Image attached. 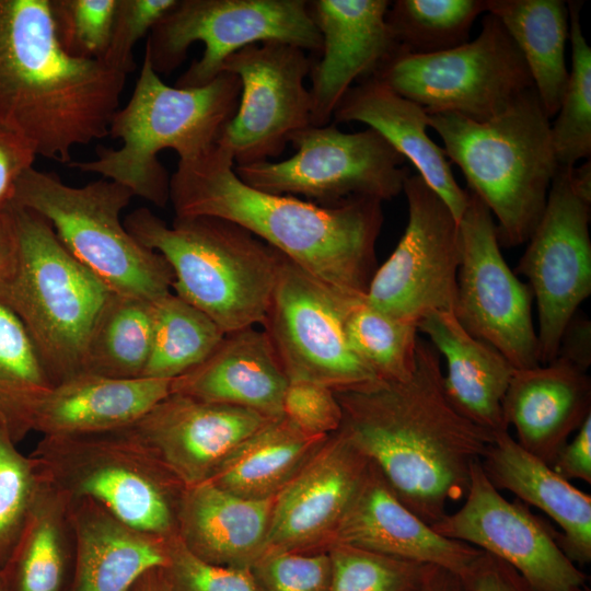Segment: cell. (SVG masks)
I'll return each mask as SVG.
<instances>
[{
    "mask_svg": "<svg viewBox=\"0 0 591 591\" xmlns=\"http://www.w3.org/2000/svg\"><path fill=\"white\" fill-rule=\"evenodd\" d=\"M343 429L380 470L397 498L432 526L465 497L472 465L494 434L464 417L443 384L441 356L418 339L405 381L335 392Z\"/></svg>",
    "mask_w": 591,
    "mask_h": 591,
    "instance_id": "1",
    "label": "cell"
},
{
    "mask_svg": "<svg viewBox=\"0 0 591 591\" xmlns=\"http://www.w3.org/2000/svg\"><path fill=\"white\" fill-rule=\"evenodd\" d=\"M217 143L178 161L170 178L175 217H213L233 222L282 253L336 292L366 294L376 270L375 245L382 201L355 198L321 206L290 195L253 188Z\"/></svg>",
    "mask_w": 591,
    "mask_h": 591,
    "instance_id": "2",
    "label": "cell"
},
{
    "mask_svg": "<svg viewBox=\"0 0 591 591\" xmlns=\"http://www.w3.org/2000/svg\"><path fill=\"white\" fill-rule=\"evenodd\" d=\"M126 78L62 49L49 0H0V127L37 155L69 164L74 147L108 136Z\"/></svg>",
    "mask_w": 591,
    "mask_h": 591,
    "instance_id": "3",
    "label": "cell"
},
{
    "mask_svg": "<svg viewBox=\"0 0 591 591\" xmlns=\"http://www.w3.org/2000/svg\"><path fill=\"white\" fill-rule=\"evenodd\" d=\"M240 95L241 81L230 72L199 88L170 86L144 53L134 92L108 128V136L120 139L121 147L100 146L94 160L68 165L100 174L163 208L170 201L171 176L159 152L173 149L178 161H189L208 151L234 116Z\"/></svg>",
    "mask_w": 591,
    "mask_h": 591,
    "instance_id": "4",
    "label": "cell"
},
{
    "mask_svg": "<svg viewBox=\"0 0 591 591\" xmlns=\"http://www.w3.org/2000/svg\"><path fill=\"white\" fill-rule=\"evenodd\" d=\"M551 124L535 88L486 121L455 113L428 115V127L442 139L447 158L496 217L505 246L526 243L544 211L559 167Z\"/></svg>",
    "mask_w": 591,
    "mask_h": 591,
    "instance_id": "5",
    "label": "cell"
},
{
    "mask_svg": "<svg viewBox=\"0 0 591 591\" xmlns=\"http://www.w3.org/2000/svg\"><path fill=\"white\" fill-rule=\"evenodd\" d=\"M126 230L162 255L174 293L208 315L225 334L262 325L275 287L280 252L228 220L175 217L169 225L141 207Z\"/></svg>",
    "mask_w": 591,
    "mask_h": 591,
    "instance_id": "6",
    "label": "cell"
},
{
    "mask_svg": "<svg viewBox=\"0 0 591 591\" xmlns=\"http://www.w3.org/2000/svg\"><path fill=\"white\" fill-rule=\"evenodd\" d=\"M13 260L0 302L22 322L53 383L83 373L86 344L112 292L76 259L40 215L11 204Z\"/></svg>",
    "mask_w": 591,
    "mask_h": 591,
    "instance_id": "7",
    "label": "cell"
},
{
    "mask_svg": "<svg viewBox=\"0 0 591 591\" xmlns=\"http://www.w3.org/2000/svg\"><path fill=\"white\" fill-rule=\"evenodd\" d=\"M134 194L101 178L81 187L34 167L16 182L12 204L44 217L67 251L112 292L154 301L170 292L173 271L126 230L120 215Z\"/></svg>",
    "mask_w": 591,
    "mask_h": 591,
    "instance_id": "8",
    "label": "cell"
},
{
    "mask_svg": "<svg viewBox=\"0 0 591 591\" xmlns=\"http://www.w3.org/2000/svg\"><path fill=\"white\" fill-rule=\"evenodd\" d=\"M266 40L321 53L322 37L308 1L177 0L150 31L144 53L158 74H167L184 62L192 44L202 43L200 59L175 83L190 89L210 83L235 51Z\"/></svg>",
    "mask_w": 591,
    "mask_h": 591,
    "instance_id": "9",
    "label": "cell"
},
{
    "mask_svg": "<svg viewBox=\"0 0 591 591\" xmlns=\"http://www.w3.org/2000/svg\"><path fill=\"white\" fill-rule=\"evenodd\" d=\"M373 77L428 115L455 113L474 121L500 115L534 88L521 51L490 13L473 40L430 55L396 53Z\"/></svg>",
    "mask_w": 591,
    "mask_h": 591,
    "instance_id": "10",
    "label": "cell"
},
{
    "mask_svg": "<svg viewBox=\"0 0 591 591\" xmlns=\"http://www.w3.org/2000/svg\"><path fill=\"white\" fill-rule=\"evenodd\" d=\"M290 143L296 153L289 159L235 165V174L258 190L303 196L321 206L355 198L391 200L410 175L405 158L369 127L344 132L334 123L311 125Z\"/></svg>",
    "mask_w": 591,
    "mask_h": 591,
    "instance_id": "11",
    "label": "cell"
},
{
    "mask_svg": "<svg viewBox=\"0 0 591 591\" xmlns=\"http://www.w3.org/2000/svg\"><path fill=\"white\" fill-rule=\"evenodd\" d=\"M459 222L461 263L454 315L473 336L497 349L515 369L540 363L532 318L533 293L506 263L494 216L466 188Z\"/></svg>",
    "mask_w": 591,
    "mask_h": 591,
    "instance_id": "12",
    "label": "cell"
},
{
    "mask_svg": "<svg viewBox=\"0 0 591 591\" xmlns=\"http://www.w3.org/2000/svg\"><path fill=\"white\" fill-rule=\"evenodd\" d=\"M403 192L406 229L376 268L366 298L390 316L417 325L429 313L454 311L461 236L449 207L418 174L406 178Z\"/></svg>",
    "mask_w": 591,
    "mask_h": 591,
    "instance_id": "13",
    "label": "cell"
},
{
    "mask_svg": "<svg viewBox=\"0 0 591 591\" xmlns=\"http://www.w3.org/2000/svg\"><path fill=\"white\" fill-rule=\"evenodd\" d=\"M570 169L558 167L517 267L528 278L537 305L541 364L557 358L569 323L591 293V202L572 187Z\"/></svg>",
    "mask_w": 591,
    "mask_h": 591,
    "instance_id": "14",
    "label": "cell"
},
{
    "mask_svg": "<svg viewBox=\"0 0 591 591\" xmlns=\"http://www.w3.org/2000/svg\"><path fill=\"white\" fill-rule=\"evenodd\" d=\"M312 60L300 47L266 40L229 56L221 72L241 81L236 112L217 144L235 165L279 157L292 137L311 126V95L305 86Z\"/></svg>",
    "mask_w": 591,
    "mask_h": 591,
    "instance_id": "15",
    "label": "cell"
},
{
    "mask_svg": "<svg viewBox=\"0 0 591 591\" xmlns=\"http://www.w3.org/2000/svg\"><path fill=\"white\" fill-rule=\"evenodd\" d=\"M262 326L288 380L334 392L380 381L349 347L333 290L282 253Z\"/></svg>",
    "mask_w": 591,
    "mask_h": 591,
    "instance_id": "16",
    "label": "cell"
},
{
    "mask_svg": "<svg viewBox=\"0 0 591 591\" xmlns=\"http://www.w3.org/2000/svg\"><path fill=\"white\" fill-rule=\"evenodd\" d=\"M431 528L507 563L535 591H576L587 586V575L560 548L559 532L521 500H507L479 461L472 465L462 507Z\"/></svg>",
    "mask_w": 591,
    "mask_h": 591,
    "instance_id": "17",
    "label": "cell"
},
{
    "mask_svg": "<svg viewBox=\"0 0 591 591\" xmlns=\"http://www.w3.org/2000/svg\"><path fill=\"white\" fill-rule=\"evenodd\" d=\"M270 419L247 408L170 393L118 431L190 487L208 480L237 444Z\"/></svg>",
    "mask_w": 591,
    "mask_h": 591,
    "instance_id": "18",
    "label": "cell"
},
{
    "mask_svg": "<svg viewBox=\"0 0 591 591\" xmlns=\"http://www.w3.org/2000/svg\"><path fill=\"white\" fill-rule=\"evenodd\" d=\"M370 460L343 430L276 496L267 549L327 553Z\"/></svg>",
    "mask_w": 591,
    "mask_h": 591,
    "instance_id": "19",
    "label": "cell"
},
{
    "mask_svg": "<svg viewBox=\"0 0 591 591\" xmlns=\"http://www.w3.org/2000/svg\"><path fill=\"white\" fill-rule=\"evenodd\" d=\"M309 10L321 37V59L310 70L311 125L326 126L357 82L373 77L395 53L387 0H313Z\"/></svg>",
    "mask_w": 591,
    "mask_h": 591,
    "instance_id": "20",
    "label": "cell"
},
{
    "mask_svg": "<svg viewBox=\"0 0 591 591\" xmlns=\"http://www.w3.org/2000/svg\"><path fill=\"white\" fill-rule=\"evenodd\" d=\"M335 544L431 565L460 579L471 572L483 554L434 532L397 498L371 461L337 529Z\"/></svg>",
    "mask_w": 591,
    "mask_h": 591,
    "instance_id": "21",
    "label": "cell"
},
{
    "mask_svg": "<svg viewBox=\"0 0 591 591\" xmlns=\"http://www.w3.org/2000/svg\"><path fill=\"white\" fill-rule=\"evenodd\" d=\"M502 412L520 447L552 466L570 434L591 415L587 369L563 356L548 363L515 369Z\"/></svg>",
    "mask_w": 591,
    "mask_h": 591,
    "instance_id": "22",
    "label": "cell"
},
{
    "mask_svg": "<svg viewBox=\"0 0 591 591\" xmlns=\"http://www.w3.org/2000/svg\"><path fill=\"white\" fill-rule=\"evenodd\" d=\"M171 381L77 374L35 396L27 410L26 430L35 428L55 438L117 431L166 397Z\"/></svg>",
    "mask_w": 591,
    "mask_h": 591,
    "instance_id": "23",
    "label": "cell"
},
{
    "mask_svg": "<svg viewBox=\"0 0 591 591\" xmlns=\"http://www.w3.org/2000/svg\"><path fill=\"white\" fill-rule=\"evenodd\" d=\"M287 383L269 338L253 326L225 334L201 363L171 381V393L278 418Z\"/></svg>",
    "mask_w": 591,
    "mask_h": 591,
    "instance_id": "24",
    "label": "cell"
},
{
    "mask_svg": "<svg viewBox=\"0 0 591 591\" xmlns=\"http://www.w3.org/2000/svg\"><path fill=\"white\" fill-rule=\"evenodd\" d=\"M334 124L358 121L378 131L445 202L460 222L466 188L455 181L443 148L427 132L428 114L417 103L370 77L354 84L338 103Z\"/></svg>",
    "mask_w": 591,
    "mask_h": 591,
    "instance_id": "25",
    "label": "cell"
},
{
    "mask_svg": "<svg viewBox=\"0 0 591 591\" xmlns=\"http://www.w3.org/2000/svg\"><path fill=\"white\" fill-rule=\"evenodd\" d=\"M275 499H243L208 480L185 487L177 536L209 564L251 569L266 551Z\"/></svg>",
    "mask_w": 591,
    "mask_h": 591,
    "instance_id": "26",
    "label": "cell"
},
{
    "mask_svg": "<svg viewBox=\"0 0 591 591\" xmlns=\"http://www.w3.org/2000/svg\"><path fill=\"white\" fill-rule=\"evenodd\" d=\"M489 482L542 510L560 529L558 543L575 564L591 561V496L524 450L509 433H494L480 459Z\"/></svg>",
    "mask_w": 591,
    "mask_h": 591,
    "instance_id": "27",
    "label": "cell"
},
{
    "mask_svg": "<svg viewBox=\"0 0 591 591\" xmlns=\"http://www.w3.org/2000/svg\"><path fill=\"white\" fill-rule=\"evenodd\" d=\"M447 363L445 393L468 420L497 433L508 431L502 401L515 368L497 349L473 336L453 312H432L417 324Z\"/></svg>",
    "mask_w": 591,
    "mask_h": 591,
    "instance_id": "28",
    "label": "cell"
},
{
    "mask_svg": "<svg viewBox=\"0 0 591 591\" xmlns=\"http://www.w3.org/2000/svg\"><path fill=\"white\" fill-rule=\"evenodd\" d=\"M327 437L308 436L285 416L270 419L237 444L208 482L243 499L275 498Z\"/></svg>",
    "mask_w": 591,
    "mask_h": 591,
    "instance_id": "29",
    "label": "cell"
},
{
    "mask_svg": "<svg viewBox=\"0 0 591 591\" xmlns=\"http://www.w3.org/2000/svg\"><path fill=\"white\" fill-rule=\"evenodd\" d=\"M73 591H131L147 572L169 564L170 538L140 533L100 513L78 521Z\"/></svg>",
    "mask_w": 591,
    "mask_h": 591,
    "instance_id": "30",
    "label": "cell"
},
{
    "mask_svg": "<svg viewBox=\"0 0 591 591\" xmlns=\"http://www.w3.org/2000/svg\"><path fill=\"white\" fill-rule=\"evenodd\" d=\"M521 51L541 103L556 116L569 77L565 46L569 34L567 2L561 0H486Z\"/></svg>",
    "mask_w": 591,
    "mask_h": 591,
    "instance_id": "31",
    "label": "cell"
},
{
    "mask_svg": "<svg viewBox=\"0 0 591 591\" xmlns=\"http://www.w3.org/2000/svg\"><path fill=\"white\" fill-rule=\"evenodd\" d=\"M79 489L129 529L166 538L177 535V511L185 487L166 471L149 474L105 464L89 471Z\"/></svg>",
    "mask_w": 591,
    "mask_h": 591,
    "instance_id": "32",
    "label": "cell"
},
{
    "mask_svg": "<svg viewBox=\"0 0 591 591\" xmlns=\"http://www.w3.org/2000/svg\"><path fill=\"white\" fill-rule=\"evenodd\" d=\"M152 302L108 294L86 344L83 372L114 379L142 378L151 348Z\"/></svg>",
    "mask_w": 591,
    "mask_h": 591,
    "instance_id": "33",
    "label": "cell"
},
{
    "mask_svg": "<svg viewBox=\"0 0 591 591\" xmlns=\"http://www.w3.org/2000/svg\"><path fill=\"white\" fill-rule=\"evenodd\" d=\"M343 331L354 354L381 381H405L416 366L417 325L370 304L366 294L333 290Z\"/></svg>",
    "mask_w": 591,
    "mask_h": 591,
    "instance_id": "34",
    "label": "cell"
},
{
    "mask_svg": "<svg viewBox=\"0 0 591 591\" xmlns=\"http://www.w3.org/2000/svg\"><path fill=\"white\" fill-rule=\"evenodd\" d=\"M225 333L172 291L152 302V339L142 378L173 380L201 363Z\"/></svg>",
    "mask_w": 591,
    "mask_h": 591,
    "instance_id": "35",
    "label": "cell"
},
{
    "mask_svg": "<svg viewBox=\"0 0 591 591\" xmlns=\"http://www.w3.org/2000/svg\"><path fill=\"white\" fill-rule=\"evenodd\" d=\"M486 0H396L386 22L397 53L430 55L466 44Z\"/></svg>",
    "mask_w": 591,
    "mask_h": 591,
    "instance_id": "36",
    "label": "cell"
},
{
    "mask_svg": "<svg viewBox=\"0 0 591 591\" xmlns=\"http://www.w3.org/2000/svg\"><path fill=\"white\" fill-rule=\"evenodd\" d=\"M582 5V1L567 2L571 70L557 117L551 124L555 157L563 167H573L591 155V48L581 27Z\"/></svg>",
    "mask_w": 591,
    "mask_h": 591,
    "instance_id": "37",
    "label": "cell"
},
{
    "mask_svg": "<svg viewBox=\"0 0 591 591\" xmlns=\"http://www.w3.org/2000/svg\"><path fill=\"white\" fill-rule=\"evenodd\" d=\"M51 385L22 322L0 302V425L13 440L26 431L35 396Z\"/></svg>",
    "mask_w": 591,
    "mask_h": 591,
    "instance_id": "38",
    "label": "cell"
},
{
    "mask_svg": "<svg viewBox=\"0 0 591 591\" xmlns=\"http://www.w3.org/2000/svg\"><path fill=\"white\" fill-rule=\"evenodd\" d=\"M327 553L329 591H426L434 567L347 544H335Z\"/></svg>",
    "mask_w": 591,
    "mask_h": 591,
    "instance_id": "39",
    "label": "cell"
},
{
    "mask_svg": "<svg viewBox=\"0 0 591 591\" xmlns=\"http://www.w3.org/2000/svg\"><path fill=\"white\" fill-rule=\"evenodd\" d=\"M8 591H60L63 553L47 514L33 508L22 535L1 569Z\"/></svg>",
    "mask_w": 591,
    "mask_h": 591,
    "instance_id": "40",
    "label": "cell"
},
{
    "mask_svg": "<svg viewBox=\"0 0 591 591\" xmlns=\"http://www.w3.org/2000/svg\"><path fill=\"white\" fill-rule=\"evenodd\" d=\"M57 38L71 57L104 56L118 0H49Z\"/></svg>",
    "mask_w": 591,
    "mask_h": 591,
    "instance_id": "41",
    "label": "cell"
},
{
    "mask_svg": "<svg viewBox=\"0 0 591 591\" xmlns=\"http://www.w3.org/2000/svg\"><path fill=\"white\" fill-rule=\"evenodd\" d=\"M35 479L30 463L0 425V569L16 546L34 508Z\"/></svg>",
    "mask_w": 591,
    "mask_h": 591,
    "instance_id": "42",
    "label": "cell"
},
{
    "mask_svg": "<svg viewBox=\"0 0 591 591\" xmlns=\"http://www.w3.org/2000/svg\"><path fill=\"white\" fill-rule=\"evenodd\" d=\"M263 591H329L328 553L267 549L251 568Z\"/></svg>",
    "mask_w": 591,
    "mask_h": 591,
    "instance_id": "43",
    "label": "cell"
},
{
    "mask_svg": "<svg viewBox=\"0 0 591 591\" xmlns=\"http://www.w3.org/2000/svg\"><path fill=\"white\" fill-rule=\"evenodd\" d=\"M163 570L171 591H263L250 568L209 564L190 553L177 535L170 538Z\"/></svg>",
    "mask_w": 591,
    "mask_h": 591,
    "instance_id": "44",
    "label": "cell"
},
{
    "mask_svg": "<svg viewBox=\"0 0 591 591\" xmlns=\"http://www.w3.org/2000/svg\"><path fill=\"white\" fill-rule=\"evenodd\" d=\"M177 0H118L112 35L102 61L128 76L136 68L132 49Z\"/></svg>",
    "mask_w": 591,
    "mask_h": 591,
    "instance_id": "45",
    "label": "cell"
},
{
    "mask_svg": "<svg viewBox=\"0 0 591 591\" xmlns=\"http://www.w3.org/2000/svg\"><path fill=\"white\" fill-rule=\"evenodd\" d=\"M282 415L300 431L312 437L329 436L340 428L343 419L335 392L308 380H288Z\"/></svg>",
    "mask_w": 591,
    "mask_h": 591,
    "instance_id": "46",
    "label": "cell"
},
{
    "mask_svg": "<svg viewBox=\"0 0 591 591\" xmlns=\"http://www.w3.org/2000/svg\"><path fill=\"white\" fill-rule=\"evenodd\" d=\"M36 155L26 139L0 127V217L11 206L18 179L33 167Z\"/></svg>",
    "mask_w": 591,
    "mask_h": 591,
    "instance_id": "47",
    "label": "cell"
},
{
    "mask_svg": "<svg viewBox=\"0 0 591 591\" xmlns=\"http://www.w3.org/2000/svg\"><path fill=\"white\" fill-rule=\"evenodd\" d=\"M461 582L462 591H535L514 568L484 552Z\"/></svg>",
    "mask_w": 591,
    "mask_h": 591,
    "instance_id": "48",
    "label": "cell"
},
{
    "mask_svg": "<svg viewBox=\"0 0 591 591\" xmlns=\"http://www.w3.org/2000/svg\"><path fill=\"white\" fill-rule=\"evenodd\" d=\"M552 468L567 480L591 483V415L577 430V434L558 452Z\"/></svg>",
    "mask_w": 591,
    "mask_h": 591,
    "instance_id": "49",
    "label": "cell"
},
{
    "mask_svg": "<svg viewBox=\"0 0 591 591\" xmlns=\"http://www.w3.org/2000/svg\"><path fill=\"white\" fill-rule=\"evenodd\" d=\"M558 356H563L583 369L590 364V323L577 320L569 323L561 340Z\"/></svg>",
    "mask_w": 591,
    "mask_h": 591,
    "instance_id": "50",
    "label": "cell"
},
{
    "mask_svg": "<svg viewBox=\"0 0 591 591\" xmlns=\"http://www.w3.org/2000/svg\"><path fill=\"white\" fill-rule=\"evenodd\" d=\"M15 251L14 230L9 213L0 217V280L10 267Z\"/></svg>",
    "mask_w": 591,
    "mask_h": 591,
    "instance_id": "51",
    "label": "cell"
},
{
    "mask_svg": "<svg viewBox=\"0 0 591 591\" xmlns=\"http://www.w3.org/2000/svg\"><path fill=\"white\" fill-rule=\"evenodd\" d=\"M426 591H462V582L457 576L433 567Z\"/></svg>",
    "mask_w": 591,
    "mask_h": 591,
    "instance_id": "52",
    "label": "cell"
},
{
    "mask_svg": "<svg viewBox=\"0 0 591 591\" xmlns=\"http://www.w3.org/2000/svg\"><path fill=\"white\" fill-rule=\"evenodd\" d=\"M570 181L575 190L584 200L591 202V163L590 160L580 166L570 169Z\"/></svg>",
    "mask_w": 591,
    "mask_h": 591,
    "instance_id": "53",
    "label": "cell"
},
{
    "mask_svg": "<svg viewBox=\"0 0 591 591\" xmlns=\"http://www.w3.org/2000/svg\"><path fill=\"white\" fill-rule=\"evenodd\" d=\"M131 591H171V588L163 568H158L143 575Z\"/></svg>",
    "mask_w": 591,
    "mask_h": 591,
    "instance_id": "54",
    "label": "cell"
},
{
    "mask_svg": "<svg viewBox=\"0 0 591 591\" xmlns=\"http://www.w3.org/2000/svg\"><path fill=\"white\" fill-rule=\"evenodd\" d=\"M0 591H8L1 569H0Z\"/></svg>",
    "mask_w": 591,
    "mask_h": 591,
    "instance_id": "55",
    "label": "cell"
},
{
    "mask_svg": "<svg viewBox=\"0 0 591 591\" xmlns=\"http://www.w3.org/2000/svg\"><path fill=\"white\" fill-rule=\"evenodd\" d=\"M576 591H590V589H589L588 586H583V587H581L580 589H578Z\"/></svg>",
    "mask_w": 591,
    "mask_h": 591,
    "instance_id": "56",
    "label": "cell"
}]
</instances>
